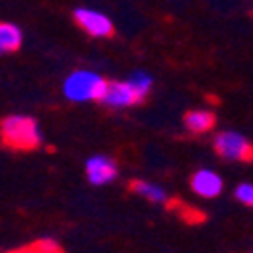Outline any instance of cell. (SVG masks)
<instances>
[{
    "instance_id": "12",
    "label": "cell",
    "mask_w": 253,
    "mask_h": 253,
    "mask_svg": "<svg viewBox=\"0 0 253 253\" xmlns=\"http://www.w3.org/2000/svg\"><path fill=\"white\" fill-rule=\"evenodd\" d=\"M128 81L136 87V91H138L142 97H148V93H150V89H152V77H150L148 73H146V71H136Z\"/></svg>"
},
{
    "instance_id": "10",
    "label": "cell",
    "mask_w": 253,
    "mask_h": 253,
    "mask_svg": "<svg viewBox=\"0 0 253 253\" xmlns=\"http://www.w3.org/2000/svg\"><path fill=\"white\" fill-rule=\"evenodd\" d=\"M130 188H132V193L144 197L146 201H150V203H158V205H164L168 203V195L162 186L154 184V182H146V180H134L130 182Z\"/></svg>"
},
{
    "instance_id": "13",
    "label": "cell",
    "mask_w": 253,
    "mask_h": 253,
    "mask_svg": "<svg viewBox=\"0 0 253 253\" xmlns=\"http://www.w3.org/2000/svg\"><path fill=\"white\" fill-rule=\"evenodd\" d=\"M235 197H237L239 203H243L247 207H253V184L251 182H241L235 188Z\"/></svg>"
},
{
    "instance_id": "1",
    "label": "cell",
    "mask_w": 253,
    "mask_h": 253,
    "mask_svg": "<svg viewBox=\"0 0 253 253\" xmlns=\"http://www.w3.org/2000/svg\"><path fill=\"white\" fill-rule=\"evenodd\" d=\"M0 140L12 150H35L43 144L41 128L31 116H6L0 120Z\"/></svg>"
},
{
    "instance_id": "4",
    "label": "cell",
    "mask_w": 253,
    "mask_h": 253,
    "mask_svg": "<svg viewBox=\"0 0 253 253\" xmlns=\"http://www.w3.org/2000/svg\"><path fill=\"white\" fill-rule=\"evenodd\" d=\"M146 97H142L136 87L130 81H108V87H105L103 97L99 99V103L108 105V108L120 110V108H132V105H140L144 103Z\"/></svg>"
},
{
    "instance_id": "7",
    "label": "cell",
    "mask_w": 253,
    "mask_h": 253,
    "mask_svg": "<svg viewBox=\"0 0 253 253\" xmlns=\"http://www.w3.org/2000/svg\"><path fill=\"white\" fill-rule=\"evenodd\" d=\"M191 188L203 199H215L223 191V178L213 170H197L191 178Z\"/></svg>"
},
{
    "instance_id": "11",
    "label": "cell",
    "mask_w": 253,
    "mask_h": 253,
    "mask_svg": "<svg viewBox=\"0 0 253 253\" xmlns=\"http://www.w3.org/2000/svg\"><path fill=\"white\" fill-rule=\"evenodd\" d=\"M6 253H65V251L61 249V245L55 239H41V241H35L33 245L12 249V251H6Z\"/></svg>"
},
{
    "instance_id": "14",
    "label": "cell",
    "mask_w": 253,
    "mask_h": 253,
    "mask_svg": "<svg viewBox=\"0 0 253 253\" xmlns=\"http://www.w3.org/2000/svg\"><path fill=\"white\" fill-rule=\"evenodd\" d=\"M251 253H253V251H251Z\"/></svg>"
},
{
    "instance_id": "3",
    "label": "cell",
    "mask_w": 253,
    "mask_h": 253,
    "mask_svg": "<svg viewBox=\"0 0 253 253\" xmlns=\"http://www.w3.org/2000/svg\"><path fill=\"white\" fill-rule=\"evenodd\" d=\"M215 150L221 158L233 162H253V144L239 132H221L215 136Z\"/></svg>"
},
{
    "instance_id": "5",
    "label": "cell",
    "mask_w": 253,
    "mask_h": 253,
    "mask_svg": "<svg viewBox=\"0 0 253 253\" xmlns=\"http://www.w3.org/2000/svg\"><path fill=\"white\" fill-rule=\"evenodd\" d=\"M73 18L75 23L85 31L87 35L91 37H97V39H108L114 35V23L110 20V16H105L97 10H91V8H77L73 12Z\"/></svg>"
},
{
    "instance_id": "9",
    "label": "cell",
    "mask_w": 253,
    "mask_h": 253,
    "mask_svg": "<svg viewBox=\"0 0 253 253\" xmlns=\"http://www.w3.org/2000/svg\"><path fill=\"white\" fill-rule=\"evenodd\" d=\"M23 45V31L12 23H0V55L14 53Z\"/></svg>"
},
{
    "instance_id": "2",
    "label": "cell",
    "mask_w": 253,
    "mask_h": 253,
    "mask_svg": "<svg viewBox=\"0 0 253 253\" xmlns=\"http://www.w3.org/2000/svg\"><path fill=\"white\" fill-rule=\"evenodd\" d=\"M108 87V81L93 71H75L63 83V93L71 101H99Z\"/></svg>"
},
{
    "instance_id": "6",
    "label": "cell",
    "mask_w": 253,
    "mask_h": 253,
    "mask_svg": "<svg viewBox=\"0 0 253 253\" xmlns=\"http://www.w3.org/2000/svg\"><path fill=\"white\" fill-rule=\"evenodd\" d=\"M85 174H87L91 184L101 186V184L112 182L118 176V166H116V162L112 158L95 154L85 162Z\"/></svg>"
},
{
    "instance_id": "8",
    "label": "cell",
    "mask_w": 253,
    "mask_h": 253,
    "mask_svg": "<svg viewBox=\"0 0 253 253\" xmlns=\"http://www.w3.org/2000/svg\"><path fill=\"white\" fill-rule=\"evenodd\" d=\"M184 126L193 134H205L211 132L215 126V114L207 110H191L184 114Z\"/></svg>"
}]
</instances>
